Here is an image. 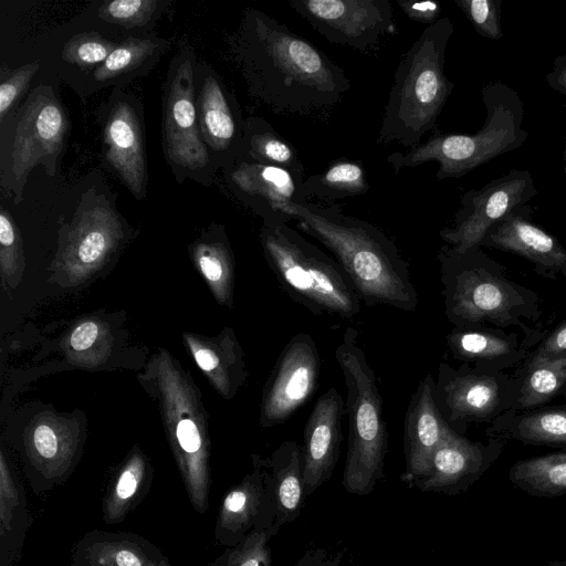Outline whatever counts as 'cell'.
<instances>
[{"label": "cell", "instance_id": "obj_35", "mask_svg": "<svg viewBox=\"0 0 566 566\" xmlns=\"http://www.w3.org/2000/svg\"><path fill=\"white\" fill-rule=\"evenodd\" d=\"M197 260L202 274L226 298L231 277V265L226 249L221 245H203L197 252Z\"/></svg>", "mask_w": 566, "mask_h": 566}, {"label": "cell", "instance_id": "obj_39", "mask_svg": "<svg viewBox=\"0 0 566 566\" xmlns=\"http://www.w3.org/2000/svg\"><path fill=\"white\" fill-rule=\"evenodd\" d=\"M566 356V321L544 337L527 360H542Z\"/></svg>", "mask_w": 566, "mask_h": 566}, {"label": "cell", "instance_id": "obj_13", "mask_svg": "<svg viewBox=\"0 0 566 566\" xmlns=\"http://www.w3.org/2000/svg\"><path fill=\"white\" fill-rule=\"evenodd\" d=\"M505 442L499 437L471 441L451 429L434 451L428 473L415 488L447 495L465 492L499 459Z\"/></svg>", "mask_w": 566, "mask_h": 566}, {"label": "cell", "instance_id": "obj_9", "mask_svg": "<svg viewBox=\"0 0 566 566\" xmlns=\"http://www.w3.org/2000/svg\"><path fill=\"white\" fill-rule=\"evenodd\" d=\"M329 43L369 54L398 32L389 0H290Z\"/></svg>", "mask_w": 566, "mask_h": 566}, {"label": "cell", "instance_id": "obj_12", "mask_svg": "<svg viewBox=\"0 0 566 566\" xmlns=\"http://www.w3.org/2000/svg\"><path fill=\"white\" fill-rule=\"evenodd\" d=\"M321 359L314 338L294 335L282 349L266 382L260 423L275 427L290 419L317 388Z\"/></svg>", "mask_w": 566, "mask_h": 566}, {"label": "cell", "instance_id": "obj_21", "mask_svg": "<svg viewBox=\"0 0 566 566\" xmlns=\"http://www.w3.org/2000/svg\"><path fill=\"white\" fill-rule=\"evenodd\" d=\"M105 157L130 192L142 199L146 189L145 149L138 118L129 104L117 103L104 128Z\"/></svg>", "mask_w": 566, "mask_h": 566}, {"label": "cell", "instance_id": "obj_38", "mask_svg": "<svg viewBox=\"0 0 566 566\" xmlns=\"http://www.w3.org/2000/svg\"><path fill=\"white\" fill-rule=\"evenodd\" d=\"M39 69L38 63L25 64L9 73L0 84V119L2 120L13 103L27 90L32 76Z\"/></svg>", "mask_w": 566, "mask_h": 566}, {"label": "cell", "instance_id": "obj_45", "mask_svg": "<svg viewBox=\"0 0 566 566\" xmlns=\"http://www.w3.org/2000/svg\"><path fill=\"white\" fill-rule=\"evenodd\" d=\"M151 566H170V564H169L167 557L165 556L163 559H160L159 562L155 563Z\"/></svg>", "mask_w": 566, "mask_h": 566}, {"label": "cell", "instance_id": "obj_1", "mask_svg": "<svg viewBox=\"0 0 566 566\" xmlns=\"http://www.w3.org/2000/svg\"><path fill=\"white\" fill-rule=\"evenodd\" d=\"M237 52L252 94L276 114H325L350 90L344 70L323 51L256 9L244 15Z\"/></svg>", "mask_w": 566, "mask_h": 566}, {"label": "cell", "instance_id": "obj_7", "mask_svg": "<svg viewBox=\"0 0 566 566\" xmlns=\"http://www.w3.org/2000/svg\"><path fill=\"white\" fill-rule=\"evenodd\" d=\"M358 340V332L348 327L335 349L346 386L348 419L342 485L350 494L368 495L384 479L388 431L376 374Z\"/></svg>", "mask_w": 566, "mask_h": 566}, {"label": "cell", "instance_id": "obj_4", "mask_svg": "<svg viewBox=\"0 0 566 566\" xmlns=\"http://www.w3.org/2000/svg\"><path fill=\"white\" fill-rule=\"evenodd\" d=\"M454 25L448 17L428 25L402 55L385 106L376 143L410 149L437 125L454 88L444 73Z\"/></svg>", "mask_w": 566, "mask_h": 566}, {"label": "cell", "instance_id": "obj_46", "mask_svg": "<svg viewBox=\"0 0 566 566\" xmlns=\"http://www.w3.org/2000/svg\"><path fill=\"white\" fill-rule=\"evenodd\" d=\"M547 566H566V560L551 562Z\"/></svg>", "mask_w": 566, "mask_h": 566}, {"label": "cell", "instance_id": "obj_47", "mask_svg": "<svg viewBox=\"0 0 566 566\" xmlns=\"http://www.w3.org/2000/svg\"><path fill=\"white\" fill-rule=\"evenodd\" d=\"M563 159L566 163V137L564 139V150H563Z\"/></svg>", "mask_w": 566, "mask_h": 566}, {"label": "cell", "instance_id": "obj_37", "mask_svg": "<svg viewBox=\"0 0 566 566\" xmlns=\"http://www.w3.org/2000/svg\"><path fill=\"white\" fill-rule=\"evenodd\" d=\"M114 50L112 43L98 34L88 33L73 38L63 51V57L74 64L88 66L104 62Z\"/></svg>", "mask_w": 566, "mask_h": 566}, {"label": "cell", "instance_id": "obj_30", "mask_svg": "<svg viewBox=\"0 0 566 566\" xmlns=\"http://www.w3.org/2000/svg\"><path fill=\"white\" fill-rule=\"evenodd\" d=\"M304 187L307 198L335 200L363 195L369 184L360 161L339 158L323 172L306 177Z\"/></svg>", "mask_w": 566, "mask_h": 566}, {"label": "cell", "instance_id": "obj_25", "mask_svg": "<svg viewBox=\"0 0 566 566\" xmlns=\"http://www.w3.org/2000/svg\"><path fill=\"white\" fill-rule=\"evenodd\" d=\"M31 524L25 491L0 458V566H14Z\"/></svg>", "mask_w": 566, "mask_h": 566}, {"label": "cell", "instance_id": "obj_44", "mask_svg": "<svg viewBox=\"0 0 566 566\" xmlns=\"http://www.w3.org/2000/svg\"><path fill=\"white\" fill-rule=\"evenodd\" d=\"M192 353L202 370L209 373L220 367V358L214 352L201 347H192Z\"/></svg>", "mask_w": 566, "mask_h": 566}, {"label": "cell", "instance_id": "obj_23", "mask_svg": "<svg viewBox=\"0 0 566 566\" xmlns=\"http://www.w3.org/2000/svg\"><path fill=\"white\" fill-rule=\"evenodd\" d=\"M260 459L268 476L274 509V532L295 521L306 499L302 448L293 440L282 442L268 459Z\"/></svg>", "mask_w": 566, "mask_h": 566}, {"label": "cell", "instance_id": "obj_41", "mask_svg": "<svg viewBox=\"0 0 566 566\" xmlns=\"http://www.w3.org/2000/svg\"><path fill=\"white\" fill-rule=\"evenodd\" d=\"M293 566H346L339 555L323 548L308 549Z\"/></svg>", "mask_w": 566, "mask_h": 566}, {"label": "cell", "instance_id": "obj_36", "mask_svg": "<svg viewBox=\"0 0 566 566\" xmlns=\"http://www.w3.org/2000/svg\"><path fill=\"white\" fill-rule=\"evenodd\" d=\"M156 4L154 0H115L105 2L101 7L99 15L125 27L143 25L150 19Z\"/></svg>", "mask_w": 566, "mask_h": 566}, {"label": "cell", "instance_id": "obj_8", "mask_svg": "<svg viewBox=\"0 0 566 566\" xmlns=\"http://www.w3.org/2000/svg\"><path fill=\"white\" fill-rule=\"evenodd\" d=\"M520 388V373L483 369L469 364L438 367L434 397L448 424L458 432L473 422H493L512 410Z\"/></svg>", "mask_w": 566, "mask_h": 566}, {"label": "cell", "instance_id": "obj_2", "mask_svg": "<svg viewBox=\"0 0 566 566\" xmlns=\"http://www.w3.org/2000/svg\"><path fill=\"white\" fill-rule=\"evenodd\" d=\"M279 212L334 255L367 306L413 312L419 304L407 261L374 224L344 213L337 203L283 206Z\"/></svg>", "mask_w": 566, "mask_h": 566}, {"label": "cell", "instance_id": "obj_3", "mask_svg": "<svg viewBox=\"0 0 566 566\" xmlns=\"http://www.w3.org/2000/svg\"><path fill=\"white\" fill-rule=\"evenodd\" d=\"M444 314L454 326L489 325L536 333L539 295L512 280L504 265L481 248L457 252L447 244L437 256Z\"/></svg>", "mask_w": 566, "mask_h": 566}, {"label": "cell", "instance_id": "obj_6", "mask_svg": "<svg viewBox=\"0 0 566 566\" xmlns=\"http://www.w3.org/2000/svg\"><path fill=\"white\" fill-rule=\"evenodd\" d=\"M261 245L277 282L314 315L356 316L361 300L339 263L305 239L289 222L263 220Z\"/></svg>", "mask_w": 566, "mask_h": 566}, {"label": "cell", "instance_id": "obj_32", "mask_svg": "<svg viewBox=\"0 0 566 566\" xmlns=\"http://www.w3.org/2000/svg\"><path fill=\"white\" fill-rule=\"evenodd\" d=\"M274 536L271 528L254 530L239 544L226 547L208 566H271L270 542Z\"/></svg>", "mask_w": 566, "mask_h": 566}, {"label": "cell", "instance_id": "obj_11", "mask_svg": "<svg viewBox=\"0 0 566 566\" xmlns=\"http://www.w3.org/2000/svg\"><path fill=\"white\" fill-rule=\"evenodd\" d=\"M537 193L528 170L511 169L480 189L464 192L452 223L440 230L443 242L457 252L480 248L489 230Z\"/></svg>", "mask_w": 566, "mask_h": 566}, {"label": "cell", "instance_id": "obj_5", "mask_svg": "<svg viewBox=\"0 0 566 566\" xmlns=\"http://www.w3.org/2000/svg\"><path fill=\"white\" fill-rule=\"evenodd\" d=\"M485 122L475 134L434 133L406 151L387 156L395 174L436 161L438 180L461 178L491 159L521 147L528 137L523 128L524 104L518 93L496 81L482 88Z\"/></svg>", "mask_w": 566, "mask_h": 566}, {"label": "cell", "instance_id": "obj_33", "mask_svg": "<svg viewBox=\"0 0 566 566\" xmlns=\"http://www.w3.org/2000/svg\"><path fill=\"white\" fill-rule=\"evenodd\" d=\"M155 49L156 43L150 40L128 39L114 48L94 76L98 81H105L132 71L153 54Z\"/></svg>", "mask_w": 566, "mask_h": 566}, {"label": "cell", "instance_id": "obj_17", "mask_svg": "<svg viewBox=\"0 0 566 566\" xmlns=\"http://www.w3.org/2000/svg\"><path fill=\"white\" fill-rule=\"evenodd\" d=\"M344 415L345 401L334 387L318 397L310 413L301 447L306 497L325 483L335 469L343 440Z\"/></svg>", "mask_w": 566, "mask_h": 566}, {"label": "cell", "instance_id": "obj_27", "mask_svg": "<svg viewBox=\"0 0 566 566\" xmlns=\"http://www.w3.org/2000/svg\"><path fill=\"white\" fill-rule=\"evenodd\" d=\"M520 388L512 411L536 409L560 395L566 386V356L526 360L521 368Z\"/></svg>", "mask_w": 566, "mask_h": 566}, {"label": "cell", "instance_id": "obj_48", "mask_svg": "<svg viewBox=\"0 0 566 566\" xmlns=\"http://www.w3.org/2000/svg\"><path fill=\"white\" fill-rule=\"evenodd\" d=\"M560 395L564 397V399H566V386H565V388L563 389V391H562V394H560Z\"/></svg>", "mask_w": 566, "mask_h": 566}, {"label": "cell", "instance_id": "obj_10", "mask_svg": "<svg viewBox=\"0 0 566 566\" xmlns=\"http://www.w3.org/2000/svg\"><path fill=\"white\" fill-rule=\"evenodd\" d=\"M66 128L65 113L51 90L39 87L31 93L19 112L9 155L15 203L21 200L25 180L38 164L45 166L49 176L54 175Z\"/></svg>", "mask_w": 566, "mask_h": 566}, {"label": "cell", "instance_id": "obj_31", "mask_svg": "<svg viewBox=\"0 0 566 566\" xmlns=\"http://www.w3.org/2000/svg\"><path fill=\"white\" fill-rule=\"evenodd\" d=\"M245 146L250 161L280 166L304 175V167L296 150L263 119H250L245 133Z\"/></svg>", "mask_w": 566, "mask_h": 566}, {"label": "cell", "instance_id": "obj_18", "mask_svg": "<svg viewBox=\"0 0 566 566\" xmlns=\"http://www.w3.org/2000/svg\"><path fill=\"white\" fill-rule=\"evenodd\" d=\"M164 140L168 157L174 164L188 169L207 165L209 154L197 125L192 67L189 61L178 65L167 90Z\"/></svg>", "mask_w": 566, "mask_h": 566}, {"label": "cell", "instance_id": "obj_20", "mask_svg": "<svg viewBox=\"0 0 566 566\" xmlns=\"http://www.w3.org/2000/svg\"><path fill=\"white\" fill-rule=\"evenodd\" d=\"M232 184L252 199L263 220L279 218V209L289 205L308 202L304 175L284 167L242 160L230 174Z\"/></svg>", "mask_w": 566, "mask_h": 566}, {"label": "cell", "instance_id": "obj_24", "mask_svg": "<svg viewBox=\"0 0 566 566\" xmlns=\"http://www.w3.org/2000/svg\"><path fill=\"white\" fill-rule=\"evenodd\" d=\"M488 434L532 446L566 447V406L510 410L492 422Z\"/></svg>", "mask_w": 566, "mask_h": 566}, {"label": "cell", "instance_id": "obj_28", "mask_svg": "<svg viewBox=\"0 0 566 566\" xmlns=\"http://www.w3.org/2000/svg\"><path fill=\"white\" fill-rule=\"evenodd\" d=\"M198 115L205 137L214 149L228 150L235 143L238 123L214 77H208L199 93Z\"/></svg>", "mask_w": 566, "mask_h": 566}, {"label": "cell", "instance_id": "obj_26", "mask_svg": "<svg viewBox=\"0 0 566 566\" xmlns=\"http://www.w3.org/2000/svg\"><path fill=\"white\" fill-rule=\"evenodd\" d=\"M511 483L530 495H566V450L515 462L509 471Z\"/></svg>", "mask_w": 566, "mask_h": 566}, {"label": "cell", "instance_id": "obj_14", "mask_svg": "<svg viewBox=\"0 0 566 566\" xmlns=\"http://www.w3.org/2000/svg\"><path fill=\"white\" fill-rule=\"evenodd\" d=\"M534 208H515L485 234L480 248H491L518 255L534 265V271L549 280L566 277V248L533 220Z\"/></svg>", "mask_w": 566, "mask_h": 566}, {"label": "cell", "instance_id": "obj_29", "mask_svg": "<svg viewBox=\"0 0 566 566\" xmlns=\"http://www.w3.org/2000/svg\"><path fill=\"white\" fill-rule=\"evenodd\" d=\"M147 468L145 460L134 453L123 465L104 496L102 511L106 524H117L147 493Z\"/></svg>", "mask_w": 566, "mask_h": 566}, {"label": "cell", "instance_id": "obj_19", "mask_svg": "<svg viewBox=\"0 0 566 566\" xmlns=\"http://www.w3.org/2000/svg\"><path fill=\"white\" fill-rule=\"evenodd\" d=\"M451 429L436 401L434 378L428 374L418 384L403 422L406 469L400 479L409 488L428 473L434 451Z\"/></svg>", "mask_w": 566, "mask_h": 566}, {"label": "cell", "instance_id": "obj_16", "mask_svg": "<svg viewBox=\"0 0 566 566\" xmlns=\"http://www.w3.org/2000/svg\"><path fill=\"white\" fill-rule=\"evenodd\" d=\"M273 525L274 509L266 471L259 457H254V469L222 499L214 526V539L224 547H231L254 530L271 528L274 532Z\"/></svg>", "mask_w": 566, "mask_h": 566}, {"label": "cell", "instance_id": "obj_15", "mask_svg": "<svg viewBox=\"0 0 566 566\" xmlns=\"http://www.w3.org/2000/svg\"><path fill=\"white\" fill-rule=\"evenodd\" d=\"M543 334L510 331L489 325L454 326L446 337L451 356L463 364L504 371L526 361Z\"/></svg>", "mask_w": 566, "mask_h": 566}, {"label": "cell", "instance_id": "obj_22", "mask_svg": "<svg viewBox=\"0 0 566 566\" xmlns=\"http://www.w3.org/2000/svg\"><path fill=\"white\" fill-rule=\"evenodd\" d=\"M164 557L135 533L92 530L75 544L70 566H151Z\"/></svg>", "mask_w": 566, "mask_h": 566}, {"label": "cell", "instance_id": "obj_40", "mask_svg": "<svg viewBox=\"0 0 566 566\" xmlns=\"http://www.w3.org/2000/svg\"><path fill=\"white\" fill-rule=\"evenodd\" d=\"M397 4L410 20L416 22L430 25L440 19L441 6L437 1L397 0Z\"/></svg>", "mask_w": 566, "mask_h": 566}, {"label": "cell", "instance_id": "obj_43", "mask_svg": "<svg viewBox=\"0 0 566 566\" xmlns=\"http://www.w3.org/2000/svg\"><path fill=\"white\" fill-rule=\"evenodd\" d=\"M546 83L566 99V54L558 55L551 72L545 75Z\"/></svg>", "mask_w": 566, "mask_h": 566}, {"label": "cell", "instance_id": "obj_42", "mask_svg": "<svg viewBox=\"0 0 566 566\" xmlns=\"http://www.w3.org/2000/svg\"><path fill=\"white\" fill-rule=\"evenodd\" d=\"M98 335V326L94 322H84L72 333L70 343L73 349L84 350L93 345Z\"/></svg>", "mask_w": 566, "mask_h": 566}, {"label": "cell", "instance_id": "obj_34", "mask_svg": "<svg viewBox=\"0 0 566 566\" xmlns=\"http://www.w3.org/2000/svg\"><path fill=\"white\" fill-rule=\"evenodd\" d=\"M476 33L497 40L503 36L501 27L502 0H454Z\"/></svg>", "mask_w": 566, "mask_h": 566}]
</instances>
